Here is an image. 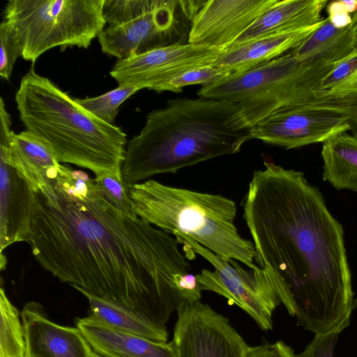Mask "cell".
<instances>
[{
    "label": "cell",
    "instance_id": "cell-1",
    "mask_svg": "<svg viewBox=\"0 0 357 357\" xmlns=\"http://www.w3.org/2000/svg\"><path fill=\"white\" fill-rule=\"evenodd\" d=\"M36 192L27 242L61 282L121 303L166 326L189 303L190 264L174 236L111 206L86 172L61 165Z\"/></svg>",
    "mask_w": 357,
    "mask_h": 357
},
{
    "label": "cell",
    "instance_id": "cell-2",
    "mask_svg": "<svg viewBox=\"0 0 357 357\" xmlns=\"http://www.w3.org/2000/svg\"><path fill=\"white\" fill-rule=\"evenodd\" d=\"M264 165L242 202L255 261L298 326L340 334L357 305L343 227L302 172Z\"/></svg>",
    "mask_w": 357,
    "mask_h": 357
},
{
    "label": "cell",
    "instance_id": "cell-3",
    "mask_svg": "<svg viewBox=\"0 0 357 357\" xmlns=\"http://www.w3.org/2000/svg\"><path fill=\"white\" fill-rule=\"evenodd\" d=\"M241 105L212 98H178L149 112L128 142L121 176L130 187L157 174L224 155L252 139Z\"/></svg>",
    "mask_w": 357,
    "mask_h": 357
},
{
    "label": "cell",
    "instance_id": "cell-4",
    "mask_svg": "<svg viewBox=\"0 0 357 357\" xmlns=\"http://www.w3.org/2000/svg\"><path fill=\"white\" fill-rule=\"evenodd\" d=\"M15 100L26 130L49 147L60 164L75 165L96 176L121 175L126 134L89 113L33 66L21 79Z\"/></svg>",
    "mask_w": 357,
    "mask_h": 357
},
{
    "label": "cell",
    "instance_id": "cell-5",
    "mask_svg": "<svg viewBox=\"0 0 357 357\" xmlns=\"http://www.w3.org/2000/svg\"><path fill=\"white\" fill-rule=\"evenodd\" d=\"M129 190L134 211L142 220L174 236L185 234L227 260L257 267L253 243L243 238L234 224L233 200L151 179Z\"/></svg>",
    "mask_w": 357,
    "mask_h": 357
},
{
    "label": "cell",
    "instance_id": "cell-6",
    "mask_svg": "<svg viewBox=\"0 0 357 357\" xmlns=\"http://www.w3.org/2000/svg\"><path fill=\"white\" fill-rule=\"evenodd\" d=\"M335 64L300 61L290 51L241 74L202 86L197 95L238 103L252 127L272 114L330 94L321 84Z\"/></svg>",
    "mask_w": 357,
    "mask_h": 357
},
{
    "label": "cell",
    "instance_id": "cell-7",
    "mask_svg": "<svg viewBox=\"0 0 357 357\" xmlns=\"http://www.w3.org/2000/svg\"><path fill=\"white\" fill-rule=\"evenodd\" d=\"M204 1L104 0L107 26L98 39L103 53L123 59L188 43L191 23Z\"/></svg>",
    "mask_w": 357,
    "mask_h": 357
},
{
    "label": "cell",
    "instance_id": "cell-8",
    "mask_svg": "<svg viewBox=\"0 0 357 357\" xmlns=\"http://www.w3.org/2000/svg\"><path fill=\"white\" fill-rule=\"evenodd\" d=\"M104 0H8L4 20L19 40L22 56L33 63L59 47L87 48L105 29Z\"/></svg>",
    "mask_w": 357,
    "mask_h": 357
},
{
    "label": "cell",
    "instance_id": "cell-9",
    "mask_svg": "<svg viewBox=\"0 0 357 357\" xmlns=\"http://www.w3.org/2000/svg\"><path fill=\"white\" fill-rule=\"evenodd\" d=\"M357 133V98L328 94L272 114L251 127L253 139L291 149Z\"/></svg>",
    "mask_w": 357,
    "mask_h": 357
},
{
    "label": "cell",
    "instance_id": "cell-10",
    "mask_svg": "<svg viewBox=\"0 0 357 357\" xmlns=\"http://www.w3.org/2000/svg\"><path fill=\"white\" fill-rule=\"evenodd\" d=\"M174 236L185 248L197 253L214 267L213 271L203 269L195 275L202 291L224 296L250 314L261 329L273 328V312L280 301L264 269L257 266L245 270L238 261L217 255L185 234Z\"/></svg>",
    "mask_w": 357,
    "mask_h": 357
},
{
    "label": "cell",
    "instance_id": "cell-11",
    "mask_svg": "<svg viewBox=\"0 0 357 357\" xmlns=\"http://www.w3.org/2000/svg\"><path fill=\"white\" fill-rule=\"evenodd\" d=\"M177 312L172 343L178 357H246L243 338L208 304L185 303Z\"/></svg>",
    "mask_w": 357,
    "mask_h": 357
},
{
    "label": "cell",
    "instance_id": "cell-12",
    "mask_svg": "<svg viewBox=\"0 0 357 357\" xmlns=\"http://www.w3.org/2000/svg\"><path fill=\"white\" fill-rule=\"evenodd\" d=\"M223 51L190 43L161 47L118 59L109 74L119 86H133L140 90L148 89L158 92L162 86L181 74L213 66Z\"/></svg>",
    "mask_w": 357,
    "mask_h": 357
},
{
    "label": "cell",
    "instance_id": "cell-13",
    "mask_svg": "<svg viewBox=\"0 0 357 357\" xmlns=\"http://www.w3.org/2000/svg\"><path fill=\"white\" fill-rule=\"evenodd\" d=\"M14 132L3 100L0 101V254L15 243L27 242L36 192L29 181L10 162Z\"/></svg>",
    "mask_w": 357,
    "mask_h": 357
},
{
    "label": "cell",
    "instance_id": "cell-14",
    "mask_svg": "<svg viewBox=\"0 0 357 357\" xmlns=\"http://www.w3.org/2000/svg\"><path fill=\"white\" fill-rule=\"evenodd\" d=\"M278 1H204L192 19L188 43L225 50Z\"/></svg>",
    "mask_w": 357,
    "mask_h": 357
},
{
    "label": "cell",
    "instance_id": "cell-15",
    "mask_svg": "<svg viewBox=\"0 0 357 357\" xmlns=\"http://www.w3.org/2000/svg\"><path fill=\"white\" fill-rule=\"evenodd\" d=\"M26 355L32 357H91L90 344L77 327L63 326L50 320L43 306L29 302L21 312Z\"/></svg>",
    "mask_w": 357,
    "mask_h": 357
},
{
    "label": "cell",
    "instance_id": "cell-16",
    "mask_svg": "<svg viewBox=\"0 0 357 357\" xmlns=\"http://www.w3.org/2000/svg\"><path fill=\"white\" fill-rule=\"evenodd\" d=\"M278 31L224 50L214 66L228 72L231 77L293 50L321 23Z\"/></svg>",
    "mask_w": 357,
    "mask_h": 357
},
{
    "label": "cell",
    "instance_id": "cell-17",
    "mask_svg": "<svg viewBox=\"0 0 357 357\" xmlns=\"http://www.w3.org/2000/svg\"><path fill=\"white\" fill-rule=\"evenodd\" d=\"M75 325L93 351L103 357H178L172 342H158L115 329L91 314L77 318Z\"/></svg>",
    "mask_w": 357,
    "mask_h": 357
},
{
    "label": "cell",
    "instance_id": "cell-18",
    "mask_svg": "<svg viewBox=\"0 0 357 357\" xmlns=\"http://www.w3.org/2000/svg\"><path fill=\"white\" fill-rule=\"evenodd\" d=\"M357 48V10L351 22L337 25L326 17L298 46L291 50L300 61L335 64Z\"/></svg>",
    "mask_w": 357,
    "mask_h": 357
},
{
    "label": "cell",
    "instance_id": "cell-19",
    "mask_svg": "<svg viewBox=\"0 0 357 357\" xmlns=\"http://www.w3.org/2000/svg\"><path fill=\"white\" fill-rule=\"evenodd\" d=\"M328 3L327 0H278L231 46L239 45L278 31L317 24L323 20L321 13Z\"/></svg>",
    "mask_w": 357,
    "mask_h": 357
},
{
    "label": "cell",
    "instance_id": "cell-20",
    "mask_svg": "<svg viewBox=\"0 0 357 357\" xmlns=\"http://www.w3.org/2000/svg\"><path fill=\"white\" fill-rule=\"evenodd\" d=\"M73 288L86 298L90 314L102 323L123 332L167 342L168 332L166 326L154 323L146 316L121 303L99 297L77 287Z\"/></svg>",
    "mask_w": 357,
    "mask_h": 357
},
{
    "label": "cell",
    "instance_id": "cell-21",
    "mask_svg": "<svg viewBox=\"0 0 357 357\" xmlns=\"http://www.w3.org/2000/svg\"><path fill=\"white\" fill-rule=\"evenodd\" d=\"M9 160L35 191L44 185L49 174L61 165L49 147L26 130L13 133Z\"/></svg>",
    "mask_w": 357,
    "mask_h": 357
},
{
    "label": "cell",
    "instance_id": "cell-22",
    "mask_svg": "<svg viewBox=\"0 0 357 357\" xmlns=\"http://www.w3.org/2000/svg\"><path fill=\"white\" fill-rule=\"evenodd\" d=\"M323 179L335 189L357 192V133L344 132L322 144Z\"/></svg>",
    "mask_w": 357,
    "mask_h": 357
},
{
    "label": "cell",
    "instance_id": "cell-23",
    "mask_svg": "<svg viewBox=\"0 0 357 357\" xmlns=\"http://www.w3.org/2000/svg\"><path fill=\"white\" fill-rule=\"evenodd\" d=\"M0 357H26V344L21 314L0 289Z\"/></svg>",
    "mask_w": 357,
    "mask_h": 357
},
{
    "label": "cell",
    "instance_id": "cell-24",
    "mask_svg": "<svg viewBox=\"0 0 357 357\" xmlns=\"http://www.w3.org/2000/svg\"><path fill=\"white\" fill-rule=\"evenodd\" d=\"M140 89L133 86H119L97 97L75 98L86 111L111 125H114L120 105Z\"/></svg>",
    "mask_w": 357,
    "mask_h": 357
},
{
    "label": "cell",
    "instance_id": "cell-25",
    "mask_svg": "<svg viewBox=\"0 0 357 357\" xmlns=\"http://www.w3.org/2000/svg\"><path fill=\"white\" fill-rule=\"evenodd\" d=\"M321 87L330 94L357 98V48L333 66Z\"/></svg>",
    "mask_w": 357,
    "mask_h": 357
},
{
    "label": "cell",
    "instance_id": "cell-26",
    "mask_svg": "<svg viewBox=\"0 0 357 357\" xmlns=\"http://www.w3.org/2000/svg\"><path fill=\"white\" fill-rule=\"evenodd\" d=\"M94 181L98 191L111 206L130 218L138 217L133 208L129 187L121 175L105 173L96 176Z\"/></svg>",
    "mask_w": 357,
    "mask_h": 357
},
{
    "label": "cell",
    "instance_id": "cell-27",
    "mask_svg": "<svg viewBox=\"0 0 357 357\" xmlns=\"http://www.w3.org/2000/svg\"><path fill=\"white\" fill-rule=\"evenodd\" d=\"M231 77L230 74L214 66L201 67L190 70L172 79L158 92L172 91L181 92L187 86L202 85L208 86Z\"/></svg>",
    "mask_w": 357,
    "mask_h": 357
},
{
    "label": "cell",
    "instance_id": "cell-28",
    "mask_svg": "<svg viewBox=\"0 0 357 357\" xmlns=\"http://www.w3.org/2000/svg\"><path fill=\"white\" fill-rule=\"evenodd\" d=\"M22 51L19 40L11 25L6 20L0 24V76L9 79L14 63Z\"/></svg>",
    "mask_w": 357,
    "mask_h": 357
},
{
    "label": "cell",
    "instance_id": "cell-29",
    "mask_svg": "<svg viewBox=\"0 0 357 357\" xmlns=\"http://www.w3.org/2000/svg\"><path fill=\"white\" fill-rule=\"evenodd\" d=\"M339 334L315 335L298 357H333Z\"/></svg>",
    "mask_w": 357,
    "mask_h": 357
},
{
    "label": "cell",
    "instance_id": "cell-30",
    "mask_svg": "<svg viewBox=\"0 0 357 357\" xmlns=\"http://www.w3.org/2000/svg\"><path fill=\"white\" fill-rule=\"evenodd\" d=\"M246 357H298L291 347L282 341L248 347Z\"/></svg>",
    "mask_w": 357,
    "mask_h": 357
},
{
    "label": "cell",
    "instance_id": "cell-31",
    "mask_svg": "<svg viewBox=\"0 0 357 357\" xmlns=\"http://www.w3.org/2000/svg\"><path fill=\"white\" fill-rule=\"evenodd\" d=\"M91 357H103V356H100V355H99L97 353L93 351V354L91 355Z\"/></svg>",
    "mask_w": 357,
    "mask_h": 357
},
{
    "label": "cell",
    "instance_id": "cell-32",
    "mask_svg": "<svg viewBox=\"0 0 357 357\" xmlns=\"http://www.w3.org/2000/svg\"><path fill=\"white\" fill-rule=\"evenodd\" d=\"M26 357H32V356H30L26 355Z\"/></svg>",
    "mask_w": 357,
    "mask_h": 357
}]
</instances>
